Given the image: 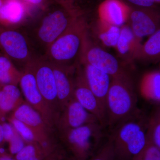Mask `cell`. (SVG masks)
<instances>
[{"label": "cell", "mask_w": 160, "mask_h": 160, "mask_svg": "<svg viewBox=\"0 0 160 160\" xmlns=\"http://www.w3.org/2000/svg\"><path fill=\"white\" fill-rule=\"evenodd\" d=\"M130 7L121 0H105L99 8V18L109 24L121 27L128 19Z\"/></svg>", "instance_id": "obj_17"}, {"label": "cell", "mask_w": 160, "mask_h": 160, "mask_svg": "<svg viewBox=\"0 0 160 160\" xmlns=\"http://www.w3.org/2000/svg\"><path fill=\"white\" fill-rule=\"evenodd\" d=\"M43 148L39 143H29L16 154V160H40L41 149Z\"/></svg>", "instance_id": "obj_26"}, {"label": "cell", "mask_w": 160, "mask_h": 160, "mask_svg": "<svg viewBox=\"0 0 160 160\" xmlns=\"http://www.w3.org/2000/svg\"><path fill=\"white\" fill-rule=\"evenodd\" d=\"M89 160H115L113 145L109 137Z\"/></svg>", "instance_id": "obj_27"}, {"label": "cell", "mask_w": 160, "mask_h": 160, "mask_svg": "<svg viewBox=\"0 0 160 160\" xmlns=\"http://www.w3.org/2000/svg\"><path fill=\"white\" fill-rule=\"evenodd\" d=\"M95 123H99L97 118L73 97L60 112L55 129L59 133Z\"/></svg>", "instance_id": "obj_12"}, {"label": "cell", "mask_w": 160, "mask_h": 160, "mask_svg": "<svg viewBox=\"0 0 160 160\" xmlns=\"http://www.w3.org/2000/svg\"><path fill=\"white\" fill-rule=\"evenodd\" d=\"M47 10L34 28L35 40L45 52L57 39L62 35L82 14H75L56 4Z\"/></svg>", "instance_id": "obj_5"}, {"label": "cell", "mask_w": 160, "mask_h": 160, "mask_svg": "<svg viewBox=\"0 0 160 160\" xmlns=\"http://www.w3.org/2000/svg\"><path fill=\"white\" fill-rule=\"evenodd\" d=\"M127 21L139 39L150 36L159 29L160 16L158 8L130 7Z\"/></svg>", "instance_id": "obj_10"}, {"label": "cell", "mask_w": 160, "mask_h": 160, "mask_svg": "<svg viewBox=\"0 0 160 160\" xmlns=\"http://www.w3.org/2000/svg\"><path fill=\"white\" fill-rule=\"evenodd\" d=\"M51 63L61 112L73 98L75 71L77 66H64Z\"/></svg>", "instance_id": "obj_15"}, {"label": "cell", "mask_w": 160, "mask_h": 160, "mask_svg": "<svg viewBox=\"0 0 160 160\" xmlns=\"http://www.w3.org/2000/svg\"><path fill=\"white\" fill-rule=\"evenodd\" d=\"M22 74V72L15 67L10 59L4 55H0V85L18 86Z\"/></svg>", "instance_id": "obj_22"}, {"label": "cell", "mask_w": 160, "mask_h": 160, "mask_svg": "<svg viewBox=\"0 0 160 160\" xmlns=\"http://www.w3.org/2000/svg\"><path fill=\"white\" fill-rule=\"evenodd\" d=\"M0 51L12 62L24 66L35 57L28 39L16 29L0 25Z\"/></svg>", "instance_id": "obj_7"}, {"label": "cell", "mask_w": 160, "mask_h": 160, "mask_svg": "<svg viewBox=\"0 0 160 160\" xmlns=\"http://www.w3.org/2000/svg\"><path fill=\"white\" fill-rule=\"evenodd\" d=\"M93 35L103 46L116 47L121 32V27L111 25L99 18L93 27Z\"/></svg>", "instance_id": "obj_19"}, {"label": "cell", "mask_w": 160, "mask_h": 160, "mask_svg": "<svg viewBox=\"0 0 160 160\" xmlns=\"http://www.w3.org/2000/svg\"><path fill=\"white\" fill-rule=\"evenodd\" d=\"M137 98L129 72L112 78L106 102V127L111 131L138 110Z\"/></svg>", "instance_id": "obj_3"}, {"label": "cell", "mask_w": 160, "mask_h": 160, "mask_svg": "<svg viewBox=\"0 0 160 160\" xmlns=\"http://www.w3.org/2000/svg\"><path fill=\"white\" fill-rule=\"evenodd\" d=\"M141 91L147 98L160 102V71L153 72L145 76L141 84Z\"/></svg>", "instance_id": "obj_23"}, {"label": "cell", "mask_w": 160, "mask_h": 160, "mask_svg": "<svg viewBox=\"0 0 160 160\" xmlns=\"http://www.w3.org/2000/svg\"><path fill=\"white\" fill-rule=\"evenodd\" d=\"M24 67L19 84L26 103L37 111L47 126L54 130L57 121L56 118L41 94L31 69L27 65Z\"/></svg>", "instance_id": "obj_9"}, {"label": "cell", "mask_w": 160, "mask_h": 160, "mask_svg": "<svg viewBox=\"0 0 160 160\" xmlns=\"http://www.w3.org/2000/svg\"><path fill=\"white\" fill-rule=\"evenodd\" d=\"M9 122L25 142L29 143L36 142L40 144L39 140L33 132L26 124L12 116L9 119Z\"/></svg>", "instance_id": "obj_25"}, {"label": "cell", "mask_w": 160, "mask_h": 160, "mask_svg": "<svg viewBox=\"0 0 160 160\" xmlns=\"http://www.w3.org/2000/svg\"><path fill=\"white\" fill-rule=\"evenodd\" d=\"M23 2L28 6L45 9L48 8L50 0H23Z\"/></svg>", "instance_id": "obj_32"}, {"label": "cell", "mask_w": 160, "mask_h": 160, "mask_svg": "<svg viewBox=\"0 0 160 160\" xmlns=\"http://www.w3.org/2000/svg\"><path fill=\"white\" fill-rule=\"evenodd\" d=\"M140 41L136 37L129 25H124L121 27V32L116 48L118 54L126 62L133 60L135 53L140 46Z\"/></svg>", "instance_id": "obj_18"}, {"label": "cell", "mask_w": 160, "mask_h": 160, "mask_svg": "<svg viewBox=\"0 0 160 160\" xmlns=\"http://www.w3.org/2000/svg\"><path fill=\"white\" fill-rule=\"evenodd\" d=\"M79 64L82 69L86 82L96 98L103 112L106 113V102L112 78L86 61L80 59Z\"/></svg>", "instance_id": "obj_14"}, {"label": "cell", "mask_w": 160, "mask_h": 160, "mask_svg": "<svg viewBox=\"0 0 160 160\" xmlns=\"http://www.w3.org/2000/svg\"><path fill=\"white\" fill-rule=\"evenodd\" d=\"M2 126L3 130L4 139L8 142L13 136L16 130L10 123H4Z\"/></svg>", "instance_id": "obj_33"}, {"label": "cell", "mask_w": 160, "mask_h": 160, "mask_svg": "<svg viewBox=\"0 0 160 160\" xmlns=\"http://www.w3.org/2000/svg\"><path fill=\"white\" fill-rule=\"evenodd\" d=\"M160 30L158 29L149 38L143 45L140 44L136 51L133 60L155 61L159 60Z\"/></svg>", "instance_id": "obj_21"}, {"label": "cell", "mask_w": 160, "mask_h": 160, "mask_svg": "<svg viewBox=\"0 0 160 160\" xmlns=\"http://www.w3.org/2000/svg\"><path fill=\"white\" fill-rule=\"evenodd\" d=\"M149 118L138 110L111 131L115 160H132L147 143Z\"/></svg>", "instance_id": "obj_1"}, {"label": "cell", "mask_w": 160, "mask_h": 160, "mask_svg": "<svg viewBox=\"0 0 160 160\" xmlns=\"http://www.w3.org/2000/svg\"><path fill=\"white\" fill-rule=\"evenodd\" d=\"M4 140L2 126V125H0V143L2 142Z\"/></svg>", "instance_id": "obj_34"}, {"label": "cell", "mask_w": 160, "mask_h": 160, "mask_svg": "<svg viewBox=\"0 0 160 160\" xmlns=\"http://www.w3.org/2000/svg\"><path fill=\"white\" fill-rule=\"evenodd\" d=\"M26 3L18 0H7L0 7V25L16 29L22 25L28 14Z\"/></svg>", "instance_id": "obj_16"}, {"label": "cell", "mask_w": 160, "mask_h": 160, "mask_svg": "<svg viewBox=\"0 0 160 160\" xmlns=\"http://www.w3.org/2000/svg\"><path fill=\"white\" fill-rule=\"evenodd\" d=\"M84 15L78 17L69 29L46 49L44 56L50 62L64 66H76L79 64L89 28Z\"/></svg>", "instance_id": "obj_2"}, {"label": "cell", "mask_w": 160, "mask_h": 160, "mask_svg": "<svg viewBox=\"0 0 160 160\" xmlns=\"http://www.w3.org/2000/svg\"><path fill=\"white\" fill-rule=\"evenodd\" d=\"M147 142L152 143L160 148V111L157 112L149 118L147 130Z\"/></svg>", "instance_id": "obj_24"}, {"label": "cell", "mask_w": 160, "mask_h": 160, "mask_svg": "<svg viewBox=\"0 0 160 160\" xmlns=\"http://www.w3.org/2000/svg\"><path fill=\"white\" fill-rule=\"evenodd\" d=\"M7 0H0V7H2L4 5V3Z\"/></svg>", "instance_id": "obj_36"}, {"label": "cell", "mask_w": 160, "mask_h": 160, "mask_svg": "<svg viewBox=\"0 0 160 160\" xmlns=\"http://www.w3.org/2000/svg\"><path fill=\"white\" fill-rule=\"evenodd\" d=\"M132 7L141 8H158V5L154 0H126Z\"/></svg>", "instance_id": "obj_31"}, {"label": "cell", "mask_w": 160, "mask_h": 160, "mask_svg": "<svg viewBox=\"0 0 160 160\" xmlns=\"http://www.w3.org/2000/svg\"><path fill=\"white\" fill-rule=\"evenodd\" d=\"M155 2L158 4V5H159L160 3V0H154Z\"/></svg>", "instance_id": "obj_37"}, {"label": "cell", "mask_w": 160, "mask_h": 160, "mask_svg": "<svg viewBox=\"0 0 160 160\" xmlns=\"http://www.w3.org/2000/svg\"><path fill=\"white\" fill-rule=\"evenodd\" d=\"M0 160H15L9 157H0Z\"/></svg>", "instance_id": "obj_35"}, {"label": "cell", "mask_w": 160, "mask_h": 160, "mask_svg": "<svg viewBox=\"0 0 160 160\" xmlns=\"http://www.w3.org/2000/svg\"><path fill=\"white\" fill-rule=\"evenodd\" d=\"M24 101L18 86L8 85L0 88V110L7 113L22 105Z\"/></svg>", "instance_id": "obj_20"}, {"label": "cell", "mask_w": 160, "mask_h": 160, "mask_svg": "<svg viewBox=\"0 0 160 160\" xmlns=\"http://www.w3.org/2000/svg\"><path fill=\"white\" fill-rule=\"evenodd\" d=\"M18 1H23V0H18Z\"/></svg>", "instance_id": "obj_38"}, {"label": "cell", "mask_w": 160, "mask_h": 160, "mask_svg": "<svg viewBox=\"0 0 160 160\" xmlns=\"http://www.w3.org/2000/svg\"><path fill=\"white\" fill-rule=\"evenodd\" d=\"M8 142L10 152L12 154H17L25 146V141L17 131Z\"/></svg>", "instance_id": "obj_30"}, {"label": "cell", "mask_w": 160, "mask_h": 160, "mask_svg": "<svg viewBox=\"0 0 160 160\" xmlns=\"http://www.w3.org/2000/svg\"><path fill=\"white\" fill-rule=\"evenodd\" d=\"M26 65L33 72L41 94L58 121L61 110L51 63L44 56L38 58L35 57Z\"/></svg>", "instance_id": "obj_6"}, {"label": "cell", "mask_w": 160, "mask_h": 160, "mask_svg": "<svg viewBox=\"0 0 160 160\" xmlns=\"http://www.w3.org/2000/svg\"><path fill=\"white\" fill-rule=\"evenodd\" d=\"M73 97L85 109L97 118L103 128H106V113L102 110L96 98L89 88L79 63L75 71Z\"/></svg>", "instance_id": "obj_11"}, {"label": "cell", "mask_w": 160, "mask_h": 160, "mask_svg": "<svg viewBox=\"0 0 160 160\" xmlns=\"http://www.w3.org/2000/svg\"><path fill=\"white\" fill-rule=\"evenodd\" d=\"M12 116L32 130L43 148H49L53 130L47 126L37 111L24 102L14 110Z\"/></svg>", "instance_id": "obj_13"}, {"label": "cell", "mask_w": 160, "mask_h": 160, "mask_svg": "<svg viewBox=\"0 0 160 160\" xmlns=\"http://www.w3.org/2000/svg\"><path fill=\"white\" fill-rule=\"evenodd\" d=\"M104 129L100 123H91L58 134L76 160H89L103 144Z\"/></svg>", "instance_id": "obj_4"}, {"label": "cell", "mask_w": 160, "mask_h": 160, "mask_svg": "<svg viewBox=\"0 0 160 160\" xmlns=\"http://www.w3.org/2000/svg\"><path fill=\"white\" fill-rule=\"evenodd\" d=\"M57 5L61 6L69 12L75 14H82L85 10L81 6V0H52Z\"/></svg>", "instance_id": "obj_29"}, {"label": "cell", "mask_w": 160, "mask_h": 160, "mask_svg": "<svg viewBox=\"0 0 160 160\" xmlns=\"http://www.w3.org/2000/svg\"><path fill=\"white\" fill-rule=\"evenodd\" d=\"M132 160H160V148L147 142L143 150Z\"/></svg>", "instance_id": "obj_28"}, {"label": "cell", "mask_w": 160, "mask_h": 160, "mask_svg": "<svg viewBox=\"0 0 160 160\" xmlns=\"http://www.w3.org/2000/svg\"><path fill=\"white\" fill-rule=\"evenodd\" d=\"M80 59L85 60L112 78L128 72L114 56L92 42L88 30L84 39Z\"/></svg>", "instance_id": "obj_8"}]
</instances>
